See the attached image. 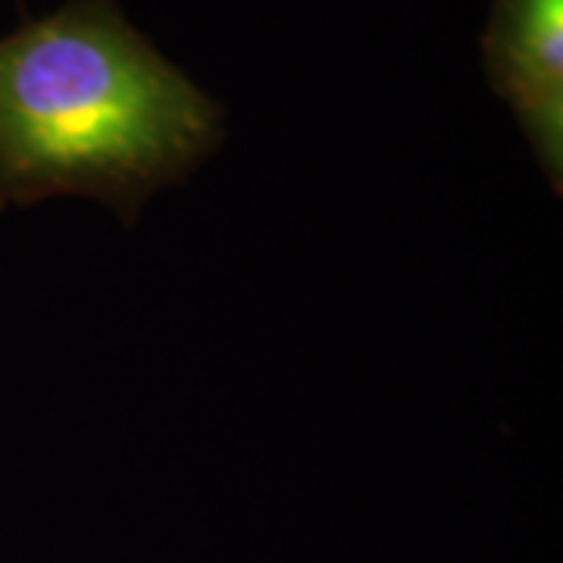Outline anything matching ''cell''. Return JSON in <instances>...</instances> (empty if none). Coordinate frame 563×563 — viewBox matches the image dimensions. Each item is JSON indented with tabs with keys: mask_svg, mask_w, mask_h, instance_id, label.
Instances as JSON below:
<instances>
[{
	"mask_svg": "<svg viewBox=\"0 0 563 563\" xmlns=\"http://www.w3.org/2000/svg\"><path fill=\"white\" fill-rule=\"evenodd\" d=\"M225 139V110L120 0H66L0 38V213L54 198L107 203L135 225Z\"/></svg>",
	"mask_w": 563,
	"mask_h": 563,
	"instance_id": "obj_1",
	"label": "cell"
},
{
	"mask_svg": "<svg viewBox=\"0 0 563 563\" xmlns=\"http://www.w3.org/2000/svg\"><path fill=\"white\" fill-rule=\"evenodd\" d=\"M485 79L507 103L544 179L563 188V0H492Z\"/></svg>",
	"mask_w": 563,
	"mask_h": 563,
	"instance_id": "obj_2",
	"label": "cell"
}]
</instances>
